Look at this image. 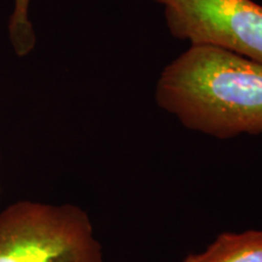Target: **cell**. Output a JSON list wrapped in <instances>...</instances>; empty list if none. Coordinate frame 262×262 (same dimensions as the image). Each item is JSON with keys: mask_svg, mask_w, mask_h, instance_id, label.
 <instances>
[{"mask_svg": "<svg viewBox=\"0 0 262 262\" xmlns=\"http://www.w3.org/2000/svg\"><path fill=\"white\" fill-rule=\"evenodd\" d=\"M182 262H262V231L224 232L205 250L187 255Z\"/></svg>", "mask_w": 262, "mask_h": 262, "instance_id": "4", "label": "cell"}, {"mask_svg": "<svg viewBox=\"0 0 262 262\" xmlns=\"http://www.w3.org/2000/svg\"><path fill=\"white\" fill-rule=\"evenodd\" d=\"M170 34L262 64V5L253 0H155Z\"/></svg>", "mask_w": 262, "mask_h": 262, "instance_id": "3", "label": "cell"}, {"mask_svg": "<svg viewBox=\"0 0 262 262\" xmlns=\"http://www.w3.org/2000/svg\"><path fill=\"white\" fill-rule=\"evenodd\" d=\"M156 102L189 130L216 139L262 134V64L191 45L164 68Z\"/></svg>", "mask_w": 262, "mask_h": 262, "instance_id": "1", "label": "cell"}, {"mask_svg": "<svg viewBox=\"0 0 262 262\" xmlns=\"http://www.w3.org/2000/svg\"><path fill=\"white\" fill-rule=\"evenodd\" d=\"M0 262H103L86 211L17 202L0 212Z\"/></svg>", "mask_w": 262, "mask_h": 262, "instance_id": "2", "label": "cell"}]
</instances>
